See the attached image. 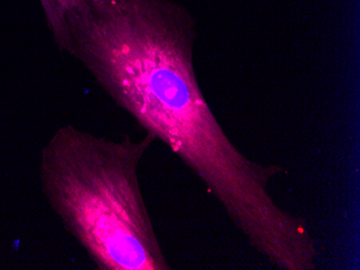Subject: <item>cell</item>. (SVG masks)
I'll return each mask as SVG.
<instances>
[{
    "label": "cell",
    "instance_id": "3",
    "mask_svg": "<svg viewBox=\"0 0 360 270\" xmlns=\"http://www.w3.org/2000/svg\"><path fill=\"white\" fill-rule=\"evenodd\" d=\"M46 18L49 29L53 36L54 41L58 49L63 52L66 34H68V21L70 14L76 11L84 0H39Z\"/></svg>",
    "mask_w": 360,
    "mask_h": 270
},
{
    "label": "cell",
    "instance_id": "1",
    "mask_svg": "<svg viewBox=\"0 0 360 270\" xmlns=\"http://www.w3.org/2000/svg\"><path fill=\"white\" fill-rule=\"evenodd\" d=\"M196 38L195 21L174 0H84L68 18L63 52L171 149L252 239L284 215L270 185L286 168L250 160L226 136L194 72Z\"/></svg>",
    "mask_w": 360,
    "mask_h": 270
},
{
    "label": "cell",
    "instance_id": "2",
    "mask_svg": "<svg viewBox=\"0 0 360 270\" xmlns=\"http://www.w3.org/2000/svg\"><path fill=\"white\" fill-rule=\"evenodd\" d=\"M155 138L108 140L62 126L44 148V192L100 270H171L141 192L139 168Z\"/></svg>",
    "mask_w": 360,
    "mask_h": 270
}]
</instances>
